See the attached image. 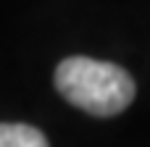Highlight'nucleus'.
Returning <instances> with one entry per match:
<instances>
[{"label":"nucleus","mask_w":150,"mask_h":147,"mask_svg":"<svg viewBox=\"0 0 150 147\" xmlns=\"http://www.w3.org/2000/svg\"><path fill=\"white\" fill-rule=\"evenodd\" d=\"M55 89L76 108L108 118L127 110L134 100V79L116 63L71 55L55 68Z\"/></svg>","instance_id":"f257e3e1"},{"label":"nucleus","mask_w":150,"mask_h":147,"mask_svg":"<svg viewBox=\"0 0 150 147\" xmlns=\"http://www.w3.org/2000/svg\"><path fill=\"white\" fill-rule=\"evenodd\" d=\"M0 147H50L47 137L29 124H0Z\"/></svg>","instance_id":"f03ea898"}]
</instances>
